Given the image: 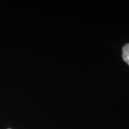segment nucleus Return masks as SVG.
Returning a JSON list of instances; mask_svg holds the SVG:
<instances>
[{"mask_svg": "<svg viewBox=\"0 0 129 129\" xmlns=\"http://www.w3.org/2000/svg\"><path fill=\"white\" fill-rule=\"evenodd\" d=\"M122 56L124 62H126L129 66V43L124 45L122 47Z\"/></svg>", "mask_w": 129, "mask_h": 129, "instance_id": "obj_1", "label": "nucleus"}, {"mask_svg": "<svg viewBox=\"0 0 129 129\" xmlns=\"http://www.w3.org/2000/svg\"><path fill=\"white\" fill-rule=\"evenodd\" d=\"M9 129H10V128H9Z\"/></svg>", "mask_w": 129, "mask_h": 129, "instance_id": "obj_2", "label": "nucleus"}]
</instances>
